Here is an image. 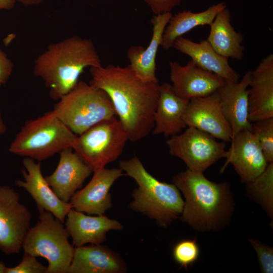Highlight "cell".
I'll list each match as a JSON object with an SVG mask.
<instances>
[{
    "label": "cell",
    "mask_w": 273,
    "mask_h": 273,
    "mask_svg": "<svg viewBox=\"0 0 273 273\" xmlns=\"http://www.w3.org/2000/svg\"><path fill=\"white\" fill-rule=\"evenodd\" d=\"M15 0H0V10H11L15 7Z\"/></svg>",
    "instance_id": "d6a6232c"
},
{
    "label": "cell",
    "mask_w": 273,
    "mask_h": 273,
    "mask_svg": "<svg viewBox=\"0 0 273 273\" xmlns=\"http://www.w3.org/2000/svg\"><path fill=\"white\" fill-rule=\"evenodd\" d=\"M119 167L138 186L133 191V200L129 204L132 210L155 220L163 228H166L181 215L184 201L174 184L156 179L136 156L120 161Z\"/></svg>",
    "instance_id": "277c9868"
},
{
    "label": "cell",
    "mask_w": 273,
    "mask_h": 273,
    "mask_svg": "<svg viewBox=\"0 0 273 273\" xmlns=\"http://www.w3.org/2000/svg\"><path fill=\"white\" fill-rule=\"evenodd\" d=\"M89 72L90 83L107 94L129 141L136 142L147 136L154 126L159 82L142 80L129 65L90 67Z\"/></svg>",
    "instance_id": "6da1fadb"
},
{
    "label": "cell",
    "mask_w": 273,
    "mask_h": 273,
    "mask_svg": "<svg viewBox=\"0 0 273 273\" xmlns=\"http://www.w3.org/2000/svg\"><path fill=\"white\" fill-rule=\"evenodd\" d=\"M231 22V13L226 7L216 15L209 25L210 32L206 40L219 55L228 59L241 60L245 50L241 44L243 35L235 30Z\"/></svg>",
    "instance_id": "cb8c5ba5"
},
{
    "label": "cell",
    "mask_w": 273,
    "mask_h": 273,
    "mask_svg": "<svg viewBox=\"0 0 273 273\" xmlns=\"http://www.w3.org/2000/svg\"><path fill=\"white\" fill-rule=\"evenodd\" d=\"M75 134H80L103 121L116 116L113 104L103 89L79 81L62 97L52 110Z\"/></svg>",
    "instance_id": "8992f818"
},
{
    "label": "cell",
    "mask_w": 273,
    "mask_h": 273,
    "mask_svg": "<svg viewBox=\"0 0 273 273\" xmlns=\"http://www.w3.org/2000/svg\"><path fill=\"white\" fill-rule=\"evenodd\" d=\"M36 257L24 252L21 261L13 267H7L5 273H46L47 267Z\"/></svg>",
    "instance_id": "f546056e"
},
{
    "label": "cell",
    "mask_w": 273,
    "mask_h": 273,
    "mask_svg": "<svg viewBox=\"0 0 273 273\" xmlns=\"http://www.w3.org/2000/svg\"><path fill=\"white\" fill-rule=\"evenodd\" d=\"M170 79L175 94L187 100L204 97L214 93L225 80L198 66L191 60L182 66L175 61L169 63Z\"/></svg>",
    "instance_id": "4fadbf2b"
},
{
    "label": "cell",
    "mask_w": 273,
    "mask_h": 273,
    "mask_svg": "<svg viewBox=\"0 0 273 273\" xmlns=\"http://www.w3.org/2000/svg\"><path fill=\"white\" fill-rule=\"evenodd\" d=\"M251 70L247 71L240 81L226 80L217 91L223 115L232 130V139L240 131L251 129L249 120L248 87Z\"/></svg>",
    "instance_id": "2e32d148"
},
{
    "label": "cell",
    "mask_w": 273,
    "mask_h": 273,
    "mask_svg": "<svg viewBox=\"0 0 273 273\" xmlns=\"http://www.w3.org/2000/svg\"><path fill=\"white\" fill-rule=\"evenodd\" d=\"M31 214L20 202V196L7 185L0 186V251L18 253L30 228Z\"/></svg>",
    "instance_id": "30bf717a"
},
{
    "label": "cell",
    "mask_w": 273,
    "mask_h": 273,
    "mask_svg": "<svg viewBox=\"0 0 273 273\" xmlns=\"http://www.w3.org/2000/svg\"><path fill=\"white\" fill-rule=\"evenodd\" d=\"M123 260L109 248L100 244L74 248L68 273H123Z\"/></svg>",
    "instance_id": "7402d4cb"
},
{
    "label": "cell",
    "mask_w": 273,
    "mask_h": 273,
    "mask_svg": "<svg viewBox=\"0 0 273 273\" xmlns=\"http://www.w3.org/2000/svg\"><path fill=\"white\" fill-rule=\"evenodd\" d=\"M248 88L249 120L273 117V55L262 59L251 71Z\"/></svg>",
    "instance_id": "ac0fdd59"
},
{
    "label": "cell",
    "mask_w": 273,
    "mask_h": 273,
    "mask_svg": "<svg viewBox=\"0 0 273 273\" xmlns=\"http://www.w3.org/2000/svg\"><path fill=\"white\" fill-rule=\"evenodd\" d=\"M171 12L155 15L151 19L152 35L147 47L132 46L126 52L129 65L142 80L158 82L156 77V58L164 30L172 16Z\"/></svg>",
    "instance_id": "ffe728a7"
},
{
    "label": "cell",
    "mask_w": 273,
    "mask_h": 273,
    "mask_svg": "<svg viewBox=\"0 0 273 273\" xmlns=\"http://www.w3.org/2000/svg\"><path fill=\"white\" fill-rule=\"evenodd\" d=\"M247 194L258 203L272 219L273 162L253 181L247 183Z\"/></svg>",
    "instance_id": "484cf974"
},
{
    "label": "cell",
    "mask_w": 273,
    "mask_h": 273,
    "mask_svg": "<svg viewBox=\"0 0 273 273\" xmlns=\"http://www.w3.org/2000/svg\"><path fill=\"white\" fill-rule=\"evenodd\" d=\"M248 240L257 253L261 272L263 273H272V247L255 239H249Z\"/></svg>",
    "instance_id": "f1b7e54d"
},
{
    "label": "cell",
    "mask_w": 273,
    "mask_h": 273,
    "mask_svg": "<svg viewBox=\"0 0 273 273\" xmlns=\"http://www.w3.org/2000/svg\"><path fill=\"white\" fill-rule=\"evenodd\" d=\"M230 148L226 150L225 162L220 169L222 173L232 164L243 183L254 180L266 168L267 162L259 143L251 129H245L235 135Z\"/></svg>",
    "instance_id": "8fae6325"
},
{
    "label": "cell",
    "mask_w": 273,
    "mask_h": 273,
    "mask_svg": "<svg viewBox=\"0 0 273 273\" xmlns=\"http://www.w3.org/2000/svg\"><path fill=\"white\" fill-rule=\"evenodd\" d=\"M251 130L255 135L267 162H273V117L253 122Z\"/></svg>",
    "instance_id": "4316f807"
},
{
    "label": "cell",
    "mask_w": 273,
    "mask_h": 273,
    "mask_svg": "<svg viewBox=\"0 0 273 273\" xmlns=\"http://www.w3.org/2000/svg\"><path fill=\"white\" fill-rule=\"evenodd\" d=\"M199 248L195 239H184L174 246L172 251L174 260L181 267L187 269L199 256Z\"/></svg>",
    "instance_id": "83f0119b"
},
{
    "label": "cell",
    "mask_w": 273,
    "mask_h": 273,
    "mask_svg": "<svg viewBox=\"0 0 273 273\" xmlns=\"http://www.w3.org/2000/svg\"><path fill=\"white\" fill-rule=\"evenodd\" d=\"M128 140L125 130L115 116L79 134L72 149L94 171L117 159Z\"/></svg>",
    "instance_id": "ba28073f"
},
{
    "label": "cell",
    "mask_w": 273,
    "mask_h": 273,
    "mask_svg": "<svg viewBox=\"0 0 273 273\" xmlns=\"http://www.w3.org/2000/svg\"><path fill=\"white\" fill-rule=\"evenodd\" d=\"M183 119L187 127L198 129L224 142H231L232 133L221 111L217 92L189 100Z\"/></svg>",
    "instance_id": "7c38bea8"
},
{
    "label": "cell",
    "mask_w": 273,
    "mask_h": 273,
    "mask_svg": "<svg viewBox=\"0 0 273 273\" xmlns=\"http://www.w3.org/2000/svg\"><path fill=\"white\" fill-rule=\"evenodd\" d=\"M65 228L76 247L87 243L100 244L111 230H121L122 225L118 221L104 215L90 216L71 208L66 215Z\"/></svg>",
    "instance_id": "d6986e66"
},
{
    "label": "cell",
    "mask_w": 273,
    "mask_h": 273,
    "mask_svg": "<svg viewBox=\"0 0 273 273\" xmlns=\"http://www.w3.org/2000/svg\"><path fill=\"white\" fill-rule=\"evenodd\" d=\"M101 66L93 41L72 36L50 44L35 60L33 71L57 101L74 87L85 68Z\"/></svg>",
    "instance_id": "3957f363"
},
{
    "label": "cell",
    "mask_w": 273,
    "mask_h": 273,
    "mask_svg": "<svg viewBox=\"0 0 273 273\" xmlns=\"http://www.w3.org/2000/svg\"><path fill=\"white\" fill-rule=\"evenodd\" d=\"M6 126L5 125L0 114V134H3L6 131Z\"/></svg>",
    "instance_id": "e575fe53"
},
{
    "label": "cell",
    "mask_w": 273,
    "mask_h": 273,
    "mask_svg": "<svg viewBox=\"0 0 273 273\" xmlns=\"http://www.w3.org/2000/svg\"><path fill=\"white\" fill-rule=\"evenodd\" d=\"M25 7L32 6L42 3L44 0H15Z\"/></svg>",
    "instance_id": "836d02e7"
},
{
    "label": "cell",
    "mask_w": 273,
    "mask_h": 273,
    "mask_svg": "<svg viewBox=\"0 0 273 273\" xmlns=\"http://www.w3.org/2000/svg\"><path fill=\"white\" fill-rule=\"evenodd\" d=\"M77 137L51 111L26 121L11 143L9 151L40 162L65 149H72Z\"/></svg>",
    "instance_id": "5b68a950"
},
{
    "label": "cell",
    "mask_w": 273,
    "mask_h": 273,
    "mask_svg": "<svg viewBox=\"0 0 273 273\" xmlns=\"http://www.w3.org/2000/svg\"><path fill=\"white\" fill-rule=\"evenodd\" d=\"M122 171L120 168L105 167L93 171L89 182L70 199L72 208L89 214L104 215L112 204L110 189Z\"/></svg>",
    "instance_id": "5bb4252c"
},
{
    "label": "cell",
    "mask_w": 273,
    "mask_h": 273,
    "mask_svg": "<svg viewBox=\"0 0 273 273\" xmlns=\"http://www.w3.org/2000/svg\"><path fill=\"white\" fill-rule=\"evenodd\" d=\"M185 201L180 218L199 232L216 231L229 222L235 203L230 186L207 179L203 172L187 169L173 177Z\"/></svg>",
    "instance_id": "7a4b0ae2"
},
{
    "label": "cell",
    "mask_w": 273,
    "mask_h": 273,
    "mask_svg": "<svg viewBox=\"0 0 273 273\" xmlns=\"http://www.w3.org/2000/svg\"><path fill=\"white\" fill-rule=\"evenodd\" d=\"M173 47L191 58L198 66L226 80L237 82L239 75L230 65L228 59L217 53L207 40L194 42L180 36Z\"/></svg>",
    "instance_id": "603a6c76"
},
{
    "label": "cell",
    "mask_w": 273,
    "mask_h": 273,
    "mask_svg": "<svg viewBox=\"0 0 273 273\" xmlns=\"http://www.w3.org/2000/svg\"><path fill=\"white\" fill-rule=\"evenodd\" d=\"M6 267L5 264L0 261V273H5Z\"/></svg>",
    "instance_id": "d590c367"
},
{
    "label": "cell",
    "mask_w": 273,
    "mask_h": 273,
    "mask_svg": "<svg viewBox=\"0 0 273 273\" xmlns=\"http://www.w3.org/2000/svg\"><path fill=\"white\" fill-rule=\"evenodd\" d=\"M72 148L61 151L58 165L45 176L48 185L61 200L68 202L84 181L93 172Z\"/></svg>",
    "instance_id": "e0dca14e"
},
{
    "label": "cell",
    "mask_w": 273,
    "mask_h": 273,
    "mask_svg": "<svg viewBox=\"0 0 273 273\" xmlns=\"http://www.w3.org/2000/svg\"><path fill=\"white\" fill-rule=\"evenodd\" d=\"M150 7L154 14L169 12L178 6L183 0H143Z\"/></svg>",
    "instance_id": "4dcf8cb0"
},
{
    "label": "cell",
    "mask_w": 273,
    "mask_h": 273,
    "mask_svg": "<svg viewBox=\"0 0 273 273\" xmlns=\"http://www.w3.org/2000/svg\"><path fill=\"white\" fill-rule=\"evenodd\" d=\"M189 102L178 96L171 84L165 82L160 85L153 133L168 137L180 133L187 127L183 116Z\"/></svg>",
    "instance_id": "44dd1931"
},
{
    "label": "cell",
    "mask_w": 273,
    "mask_h": 273,
    "mask_svg": "<svg viewBox=\"0 0 273 273\" xmlns=\"http://www.w3.org/2000/svg\"><path fill=\"white\" fill-rule=\"evenodd\" d=\"M14 65L7 54L0 48V86L11 76Z\"/></svg>",
    "instance_id": "1f68e13d"
},
{
    "label": "cell",
    "mask_w": 273,
    "mask_h": 273,
    "mask_svg": "<svg viewBox=\"0 0 273 273\" xmlns=\"http://www.w3.org/2000/svg\"><path fill=\"white\" fill-rule=\"evenodd\" d=\"M226 7L224 2H220L201 12L184 10L172 14L164 30L160 47L164 50H168L173 47L177 38L193 28L199 26L210 25L216 15Z\"/></svg>",
    "instance_id": "d4e9b609"
},
{
    "label": "cell",
    "mask_w": 273,
    "mask_h": 273,
    "mask_svg": "<svg viewBox=\"0 0 273 273\" xmlns=\"http://www.w3.org/2000/svg\"><path fill=\"white\" fill-rule=\"evenodd\" d=\"M194 127H187L182 133L167 140L170 154L182 160L191 170L203 172L226 153L225 143Z\"/></svg>",
    "instance_id": "9c48e42d"
},
{
    "label": "cell",
    "mask_w": 273,
    "mask_h": 273,
    "mask_svg": "<svg viewBox=\"0 0 273 273\" xmlns=\"http://www.w3.org/2000/svg\"><path fill=\"white\" fill-rule=\"evenodd\" d=\"M37 223L28 230L22 248L24 252L47 260L46 273H68L74 247L63 223L47 211H39Z\"/></svg>",
    "instance_id": "52a82bcc"
},
{
    "label": "cell",
    "mask_w": 273,
    "mask_h": 273,
    "mask_svg": "<svg viewBox=\"0 0 273 273\" xmlns=\"http://www.w3.org/2000/svg\"><path fill=\"white\" fill-rule=\"evenodd\" d=\"M25 169L21 170L24 180H16V185L24 189L35 202L39 211L45 210L64 223L66 215L72 208L69 202L60 199L43 176L40 162L26 157L23 160Z\"/></svg>",
    "instance_id": "9a60e30c"
}]
</instances>
